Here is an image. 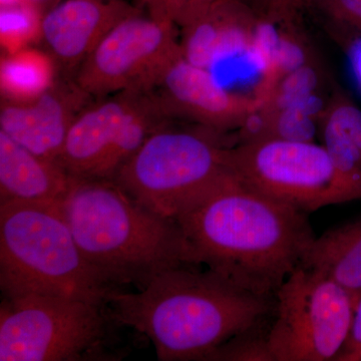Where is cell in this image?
I'll use <instances>...</instances> for the list:
<instances>
[{
  "instance_id": "obj_9",
  "label": "cell",
  "mask_w": 361,
  "mask_h": 361,
  "mask_svg": "<svg viewBox=\"0 0 361 361\" xmlns=\"http://www.w3.org/2000/svg\"><path fill=\"white\" fill-rule=\"evenodd\" d=\"M180 54L178 26L139 9L104 35L73 78L92 99L149 90Z\"/></svg>"
},
{
  "instance_id": "obj_5",
  "label": "cell",
  "mask_w": 361,
  "mask_h": 361,
  "mask_svg": "<svg viewBox=\"0 0 361 361\" xmlns=\"http://www.w3.org/2000/svg\"><path fill=\"white\" fill-rule=\"evenodd\" d=\"M108 305L27 295L2 299L0 361H115L126 349Z\"/></svg>"
},
{
  "instance_id": "obj_17",
  "label": "cell",
  "mask_w": 361,
  "mask_h": 361,
  "mask_svg": "<svg viewBox=\"0 0 361 361\" xmlns=\"http://www.w3.org/2000/svg\"><path fill=\"white\" fill-rule=\"evenodd\" d=\"M319 133L322 146L339 167L361 173V110L341 87L329 97Z\"/></svg>"
},
{
  "instance_id": "obj_25",
  "label": "cell",
  "mask_w": 361,
  "mask_h": 361,
  "mask_svg": "<svg viewBox=\"0 0 361 361\" xmlns=\"http://www.w3.org/2000/svg\"><path fill=\"white\" fill-rule=\"evenodd\" d=\"M336 361H361V297L356 304L350 334Z\"/></svg>"
},
{
  "instance_id": "obj_16",
  "label": "cell",
  "mask_w": 361,
  "mask_h": 361,
  "mask_svg": "<svg viewBox=\"0 0 361 361\" xmlns=\"http://www.w3.org/2000/svg\"><path fill=\"white\" fill-rule=\"evenodd\" d=\"M299 265L336 281L356 305L361 297V217L316 237Z\"/></svg>"
},
{
  "instance_id": "obj_20",
  "label": "cell",
  "mask_w": 361,
  "mask_h": 361,
  "mask_svg": "<svg viewBox=\"0 0 361 361\" xmlns=\"http://www.w3.org/2000/svg\"><path fill=\"white\" fill-rule=\"evenodd\" d=\"M323 78L324 75L317 61L301 66L278 82L261 109L266 113H272L306 97L319 94Z\"/></svg>"
},
{
  "instance_id": "obj_27",
  "label": "cell",
  "mask_w": 361,
  "mask_h": 361,
  "mask_svg": "<svg viewBox=\"0 0 361 361\" xmlns=\"http://www.w3.org/2000/svg\"><path fill=\"white\" fill-rule=\"evenodd\" d=\"M261 1L264 2L266 7L297 13L299 9L307 6L310 0H261Z\"/></svg>"
},
{
  "instance_id": "obj_19",
  "label": "cell",
  "mask_w": 361,
  "mask_h": 361,
  "mask_svg": "<svg viewBox=\"0 0 361 361\" xmlns=\"http://www.w3.org/2000/svg\"><path fill=\"white\" fill-rule=\"evenodd\" d=\"M327 102L329 99L315 94L272 113L261 109L267 118L266 139L314 142Z\"/></svg>"
},
{
  "instance_id": "obj_4",
  "label": "cell",
  "mask_w": 361,
  "mask_h": 361,
  "mask_svg": "<svg viewBox=\"0 0 361 361\" xmlns=\"http://www.w3.org/2000/svg\"><path fill=\"white\" fill-rule=\"evenodd\" d=\"M0 289L103 305L120 290L85 257L59 204L21 202L0 204Z\"/></svg>"
},
{
  "instance_id": "obj_21",
  "label": "cell",
  "mask_w": 361,
  "mask_h": 361,
  "mask_svg": "<svg viewBox=\"0 0 361 361\" xmlns=\"http://www.w3.org/2000/svg\"><path fill=\"white\" fill-rule=\"evenodd\" d=\"M42 11L26 2L1 6V45L6 54L27 47L35 37H39Z\"/></svg>"
},
{
  "instance_id": "obj_15",
  "label": "cell",
  "mask_w": 361,
  "mask_h": 361,
  "mask_svg": "<svg viewBox=\"0 0 361 361\" xmlns=\"http://www.w3.org/2000/svg\"><path fill=\"white\" fill-rule=\"evenodd\" d=\"M71 182L56 161L35 155L0 130V204L59 205Z\"/></svg>"
},
{
  "instance_id": "obj_11",
  "label": "cell",
  "mask_w": 361,
  "mask_h": 361,
  "mask_svg": "<svg viewBox=\"0 0 361 361\" xmlns=\"http://www.w3.org/2000/svg\"><path fill=\"white\" fill-rule=\"evenodd\" d=\"M92 99L73 78L61 75L32 101L1 99L0 130L35 155L56 161L71 123Z\"/></svg>"
},
{
  "instance_id": "obj_24",
  "label": "cell",
  "mask_w": 361,
  "mask_h": 361,
  "mask_svg": "<svg viewBox=\"0 0 361 361\" xmlns=\"http://www.w3.org/2000/svg\"><path fill=\"white\" fill-rule=\"evenodd\" d=\"M329 18L336 37L361 35V0H310Z\"/></svg>"
},
{
  "instance_id": "obj_6",
  "label": "cell",
  "mask_w": 361,
  "mask_h": 361,
  "mask_svg": "<svg viewBox=\"0 0 361 361\" xmlns=\"http://www.w3.org/2000/svg\"><path fill=\"white\" fill-rule=\"evenodd\" d=\"M175 122L149 135L114 179L149 211L174 221L232 174L222 133Z\"/></svg>"
},
{
  "instance_id": "obj_10",
  "label": "cell",
  "mask_w": 361,
  "mask_h": 361,
  "mask_svg": "<svg viewBox=\"0 0 361 361\" xmlns=\"http://www.w3.org/2000/svg\"><path fill=\"white\" fill-rule=\"evenodd\" d=\"M173 120L191 121L224 133L240 129L262 104L235 94L212 71L192 65L182 54L173 59L149 89Z\"/></svg>"
},
{
  "instance_id": "obj_2",
  "label": "cell",
  "mask_w": 361,
  "mask_h": 361,
  "mask_svg": "<svg viewBox=\"0 0 361 361\" xmlns=\"http://www.w3.org/2000/svg\"><path fill=\"white\" fill-rule=\"evenodd\" d=\"M183 263L137 292L118 290L108 306L123 327L146 336L161 361H208L226 342L265 322L274 296L241 288L219 273Z\"/></svg>"
},
{
  "instance_id": "obj_7",
  "label": "cell",
  "mask_w": 361,
  "mask_h": 361,
  "mask_svg": "<svg viewBox=\"0 0 361 361\" xmlns=\"http://www.w3.org/2000/svg\"><path fill=\"white\" fill-rule=\"evenodd\" d=\"M227 164L244 184L304 213L361 199V173L344 171L314 142L237 144L228 148Z\"/></svg>"
},
{
  "instance_id": "obj_1",
  "label": "cell",
  "mask_w": 361,
  "mask_h": 361,
  "mask_svg": "<svg viewBox=\"0 0 361 361\" xmlns=\"http://www.w3.org/2000/svg\"><path fill=\"white\" fill-rule=\"evenodd\" d=\"M188 261L262 296H274L316 238L307 213L234 174L175 219Z\"/></svg>"
},
{
  "instance_id": "obj_3",
  "label": "cell",
  "mask_w": 361,
  "mask_h": 361,
  "mask_svg": "<svg viewBox=\"0 0 361 361\" xmlns=\"http://www.w3.org/2000/svg\"><path fill=\"white\" fill-rule=\"evenodd\" d=\"M59 209L85 257L118 288H141L161 271L189 263L177 222L149 211L115 180L73 178Z\"/></svg>"
},
{
  "instance_id": "obj_28",
  "label": "cell",
  "mask_w": 361,
  "mask_h": 361,
  "mask_svg": "<svg viewBox=\"0 0 361 361\" xmlns=\"http://www.w3.org/2000/svg\"><path fill=\"white\" fill-rule=\"evenodd\" d=\"M26 4H32V6L39 8L42 13L51 8L54 4H58L59 0H23Z\"/></svg>"
},
{
  "instance_id": "obj_23",
  "label": "cell",
  "mask_w": 361,
  "mask_h": 361,
  "mask_svg": "<svg viewBox=\"0 0 361 361\" xmlns=\"http://www.w3.org/2000/svg\"><path fill=\"white\" fill-rule=\"evenodd\" d=\"M228 0H140L147 13L172 21L183 28L200 18L209 9Z\"/></svg>"
},
{
  "instance_id": "obj_22",
  "label": "cell",
  "mask_w": 361,
  "mask_h": 361,
  "mask_svg": "<svg viewBox=\"0 0 361 361\" xmlns=\"http://www.w3.org/2000/svg\"><path fill=\"white\" fill-rule=\"evenodd\" d=\"M265 322L235 336L218 348L208 360L271 361L267 345L268 329Z\"/></svg>"
},
{
  "instance_id": "obj_12",
  "label": "cell",
  "mask_w": 361,
  "mask_h": 361,
  "mask_svg": "<svg viewBox=\"0 0 361 361\" xmlns=\"http://www.w3.org/2000/svg\"><path fill=\"white\" fill-rule=\"evenodd\" d=\"M137 11L123 0H59L42 14L39 39L59 71L73 78L104 35Z\"/></svg>"
},
{
  "instance_id": "obj_26",
  "label": "cell",
  "mask_w": 361,
  "mask_h": 361,
  "mask_svg": "<svg viewBox=\"0 0 361 361\" xmlns=\"http://www.w3.org/2000/svg\"><path fill=\"white\" fill-rule=\"evenodd\" d=\"M336 39L343 47L351 77L361 92V35H343Z\"/></svg>"
},
{
  "instance_id": "obj_18",
  "label": "cell",
  "mask_w": 361,
  "mask_h": 361,
  "mask_svg": "<svg viewBox=\"0 0 361 361\" xmlns=\"http://www.w3.org/2000/svg\"><path fill=\"white\" fill-rule=\"evenodd\" d=\"M58 71L54 59L44 49L25 47L4 54L0 66L2 99L32 101L56 82Z\"/></svg>"
},
{
  "instance_id": "obj_13",
  "label": "cell",
  "mask_w": 361,
  "mask_h": 361,
  "mask_svg": "<svg viewBox=\"0 0 361 361\" xmlns=\"http://www.w3.org/2000/svg\"><path fill=\"white\" fill-rule=\"evenodd\" d=\"M141 90L94 99L78 114L56 161L71 177L106 180L121 130Z\"/></svg>"
},
{
  "instance_id": "obj_8",
  "label": "cell",
  "mask_w": 361,
  "mask_h": 361,
  "mask_svg": "<svg viewBox=\"0 0 361 361\" xmlns=\"http://www.w3.org/2000/svg\"><path fill=\"white\" fill-rule=\"evenodd\" d=\"M267 345L271 361L336 360L353 326L355 303L329 277L298 265L275 293Z\"/></svg>"
},
{
  "instance_id": "obj_14",
  "label": "cell",
  "mask_w": 361,
  "mask_h": 361,
  "mask_svg": "<svg viewBox=\"0 0 361 361\" xmlns=\"http://www.w3.org/2000/svg\"><path fill=\"white\" fill-rule=\"evenodd\" d=\"M256 14L242 0H228L180 28V52L192 65L212 71L252 44Z\"/></svg>"
}]
</instances>
